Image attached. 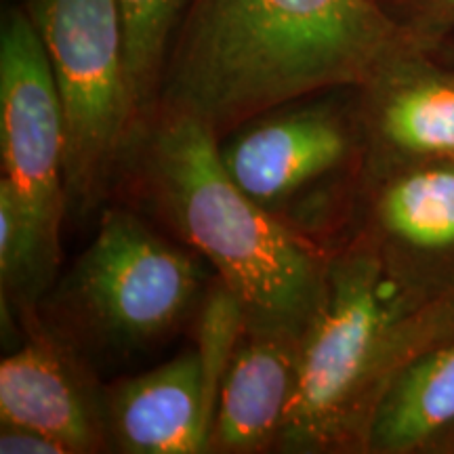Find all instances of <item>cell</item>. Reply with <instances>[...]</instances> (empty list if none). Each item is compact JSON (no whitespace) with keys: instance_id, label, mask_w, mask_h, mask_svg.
<instances>
[{"instance_id":"cell-7","label":"cell","mask_w":454,"mask_h":454,"mask_svg":"<svg viewBox=\"0 0 454 454\" xmlns=\"http://www.w3.org/2000/svg\"><path fill=\"white\" fill-rule=\"evenodd\" d=\"M66 145L49 55L27 11L11 7L0 27V179L55 247L67 213Z\"/></svg>"},{"instance_id":"cell-12","label":"cell","mask_w":454,"mask_h":454,"mask_svg":"<svg viewBox=\"0 0 454 454\" xmlns=\"http://www.w3.org/2000/svg\"><path fill=\"white\" fill-rule=\"evenodd\" d=\"M301 343L244 331L221 381L207 452L276 450L297 389Z\"/></svg>"},{"instance_id":"cell-15","label":"cell","mask_w":454,"mask_h":454,"mask_svg":"<svg viewBox=\"0 0 454 454\" xmlns=\"http://www.w3.org/2000/svg\"><path fill=\"white\" fill-rule=\"evenodd\" d=\"M192 0H118L127 66L141 124L156 110L162 72Z\"/></svg>"},{"instance_id":"cell-6","label":"cell","mask_w":454,"mask_h":454,"mask_svg":"<svg viewBox=\"0 0 454 454\" xmlns=\"http://www.w3.org/2000/svg\"><path fill=\"white\" fill-rule=\"evenodd\" d=\"M66 116L67 213H89L141 127L118 0H26Z\"/></svg>"},{"instance_id":"cell-5","label":"cell","mask_w":454,"mask_h":454,"mask_svg":"<svg viewBox=\"0 0 454 454\" xmlns=\"http://www.w3.org/2000/svg\"><path fill=\"white\" fill-rule=\"evenodd\" d=\"M219 158L261 208L333 253L366 170L356 89L322 90L248 118L219 137Z\"/></svg>"},{"instance_id":"cell-10","label":"cell","mask_w":454,"mask_h":454,"mask_svg":"<svg viewBox=\"0 0 454 454\" xmlns=\"http://www.w3.org/2000/svg\"><path fill=\"white\" fill-rule=\"evenodd\" d=\"M21 328L24 343L0 362V423L53 435L70 454L110 450L106 389L93 366L43 316Z\"/></svg>"},{"instance_id":"cell-1","label":"cell","mask_w":454,"mask_h":454,"mask_svg":"<svg viewBox=\"0 0 454 454\" xmlns=\"http://www.w3.org/2000/svg\"><path fill=\"white\" fill-rule=\"evenodd\" d=\"M414 32L379 0H192L156 110L196 118L219 139L276 106L360 87Z\"/></svg>"},{"instance_id":"cell-8","label":"cell","mask_w":454,"mask_h":454,"mask_svg":"<svg viewBox=\"0 0 454 454\" xmlns=\"http://www.w3.org/2000/svg\"><path fill=\"white\" fill-rule=\"evenodd\" d=\"M356 99L366 170L454 160V34L414 32L356 87Z\"/></svg>"},{"instance_id":"cell-4","label":"cell","mask_w":454,"mask_h":454,"mask_svg":"<svg viewBox=\"0 0 454 454\" xmlns=\"http://www.w3.org/2000/svg\"><path fill=\"white\" fill-rule=\"evenodd\" d=\"M208 263L129 207L104 211L89 247L41 303L51 331L90 366L145 354L194 320Z\"/></svg>"},{"instance_id":"cell-17","label":"cell","mask_w":454,"mask_h":454,"mask_svg":"<svg viewBox=\"0 0 454 454\" xmlns=\"http://www.w3.org/2000/svg\"><path fill=\"white\" fill-rule=\"evenodd\" d=\"M397 24L423 34H454V0H379Z\"/></svg>"},{"instance_id":"cell-3","label":"cell","mask_w":454,"mask_h":454,"mask_svg":"<svg viewBox=\"0 0 454 454\" xmlns=\"http://www.w3.org/2000/svg\"><path fill=\"white\" fill-rule=\"evenodd\" d=\"M448 340H454V291L414 286L348 236L331 253L325 303L301 343L297 389L276 450L364 452L389 385Z\"/></svg>"},{"instance_id":"cell-13","label":"cell","mask_w":454,"mask_h":454,"mask_svg":"<svg viewBox=\"0 0 454 454\" xmlns=\"http://www.w3.org/2000/svg\"><path fill=\"white\" fill-rule=\"evenodd\" d=\"M454 429V340L425 351L385 391L364 452L431 450Z\"/></svg>"},{"instance_id":"cell-16","label":"cell","mask_w":454,"mask_h":454,"mask_svg":"<svg viewBox=\"0 0 454 454\" xmlns=\"http://www.w3.org/2000/svg\"><path fill=\"white\" fill-rule=\"evenodd\" d=\"M194 349L200 360L204 404H207L208 421L213 423L221 381L234 357L238 340L244 334V311L240 301L217 276H213L207 293H204L194 317Z\"/></svg>"},{"instance_id":"cell-2","label":"cell","mask_w":454,"mask_h":454,"mask_svg":"<svg viewBox=\"0 0 454 454\" xmlns=\"http://www.w3.org/2000/svg\"><path fill=\"white\" fill-rule=\"evenodd\" d=\"M118 175L129 177L147 215L236 294L244 331L303 340L325 303L331 253L244 194L207 124L156 110L135 133Z\"/></svg>"},{"instance_id":"cell-14","label":"cell","mask_w":454,"mask_h":454,"mask_svg":"<svg viewBox=\"0 0 454 454\" xmlns=\"http://www.w3.org/2000/svg\"><path fill=\"white\" fill-rule=\"evenodd\" d=\"M61 247H55L0 179V293L3 316L21 325L41 316V303L57 280Z\"/></svg>"},{"instance_id":"cell-9","label":"cell","mask_w":454,"mask_h":454,"mask_svg":"<svg viewBox=\"0 0 454 454\" xmlns=\"http://www.w3.org/2000/svg\"><path fill=\"white\" fill-rule=\"evenodd\" d=\"M348 236L368 244L414 286L452 293L454 160L366 170Z\"/></svg>"},{"instance_id":"cell-18","label":"cell","mask_w":454,"mask_h":454,"mask_svg":"<svg viewBox=\"0 0 454 454\" xmlns=\"http://www.w3.org/2000/svg\"><path fill=\"white\" fill-rule=\"evenodd\" d=\"M0 452L3 454H70L64 442L38 429L0 423Z\"/></svg>"},{"instance_id":"cell-11","label":"cell","mask_w":454,"mask_h":454,"mask_svg":"<svg viewBox=\"0 0 454 454\" xmlns=\"http://www.w3.org/2000/svg\"><path fill=\"white\" fill-rule=\"evenodd\" d=\"M106 429L116 452H207L211 421L196 349L106 387Z\"/></svg>"}]
</instances>
